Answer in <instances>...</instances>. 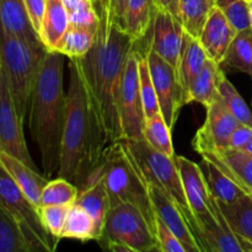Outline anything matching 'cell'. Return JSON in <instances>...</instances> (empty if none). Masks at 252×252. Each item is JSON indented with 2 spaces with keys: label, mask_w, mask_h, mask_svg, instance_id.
Listing matches in <instances>:
<instances>
[{
  "label": "cell",
  "mask_w": 252,
  "mask_h": 252,
  "mask_svg": "<svg viewBox=\"0 0 252 252\" xmlns=\"http://www.w3.org/2000/svg\"><path fill=\"white\" fill-rule=\"evenodd\" d=\"M199 166L204 175L209 193L216 201L231 203L248 194L238 184H235L230 177L226 176L218 166H216L209 160L202 158Z\"/></svg>",
  "instance_id": "d4e9b609"
},
{
  "label": "cell",
  "mask_w": 252,
  "mask_h": 252,
  "mask_svg": "<svg viewBox=\"0 0 252 252\" xmlns=\"http://www.w3.org/2000/svg\"><path fill=\"white\" fill-rule=\"evenodd\" d=\"M46 52L7 32L0 21V63L22 121L29 112L32 89Z\"/></svg>",
  "instance_id": "5b68a950"
},
{
  "label": "cell",
  "mask_w": 252,
  "mask_h": 252,
  "mask_svg": "<svg viewBox=\"0 0 252 252\" xmlns=\"http://www.w3.org/2000/svg\"><path fill=\"white\" fill-rule=\"evenodd\" d=\"M0 21L7 32L37 48H44L38 33L32 26L24 0H0Z\"/></svg>",
  "instance_id": "d6986e66"
},
{
  "label": "cell",
  "mask_w": 252,
  "mask_h": 252,
  "mask_svg": "<svg viewBox=\"0 0 252 252\" xmlns=\"http://www.w3.org/2000/svg\"><path fill=\"white\" fill-rule=\"evenodd\" d=\"M249 7H250V17H251V29H252V0L249 2Z\"/></svg>",
  "instance_id": "bcb514c9"
},
{
  "label": "cell",
  "mask_w": 252,
  "mask_h": 252,
  "mask_svg": "<svg viewBox=\"0 0 252 252\" xmlns=\"http://www.w3.org/2000/svg\"><path fill=\"white\" fill-rule=\"evenodd\" d=\"M0 252H33L21 226L0 204Z\"/></svg>",
  "instance_id": "4dcf8cb0"
},
{
  "label": "cell",
  "mask_w": 252,
  "mask_h": 252,
  "mask_svg": "<svg viewBox=\"0 0 252 252\" xmlns=\"http://www.w3.org/2000/svg\"><path fill=\"white\" fill-rule=\"evenodd\" d=\"M216 202L231 230L252 248V196L245 194L231 203Z\"/></svg>",
  "instance_id": "cb8c5ba5"
},
{
  "label": "cell",
  "mask_w": 252,
  "mask_h": 252,
  "mask_svg": "<svg viewBox=\"0 0 252 252\" xmlns=\"http://www.w3.org/2000/svg\"><path fill=\"white\" fill-rule=\"evenodd\" d=\"M218 93L224 98L225 103L230 108L233 115L238 118L239 122L252 127V112L249 108L248 103L241 97L240 94L238 93V90L234 88V85L228 80L226 76L221 79Z\"/></svg>",
  "instance_id": "d590c367"
},
{
  "label": "cell",
  "mask_w": 252,
  "mask_h": 252,
  "mask_svg": "<svg viewBox=\"0 0 252 252\" xmlns=\"http://www.w3.org/2000/svg\"><path fill=\"white\" fill-rule=\"evenodd\" d=\"M95 42L86 56L75 62L80 73L91 111L106 147L122 139L118 94L123 69L135 42L121 27L100 15Z\"/></svg>",
  "instance_id": "6da1fadb"
},
{
  "label": "cell",
  "mask_w": 252,
  "mask_h": 252,
  "mask_svg": "<svg viewBox=\"0 0 252 252\" xmlns=\"http://www.w3.org/2000/svg\"><path fill=\"white\" fill-rule=\"evenodd\" d=\"M202 158L213 162L248 194L252 196V154L243 149H225L201 153Z\"/></svg>",
  "instance_id": "e0dca14e"
},
{
  "label": "cell",
  "mask_w": 252,
  "mask_h": 252,
  "mask_svg": "<svg viewBox=\"0 0 252 252\" xmlns=\"http://www.w3.org/2000/svg\"><path fill=\"white\" fill-rule=\"evenodd\" d=\"M155 11V0H127L123 31L135 43H140L149 34Z\"/></svg>",
  "instance_id": "7402d4cb"
},
{
  "label": "cell",
  "mask_w": 252,
  "mask_h": 252,
  "mask_svg": "<svg viewBox=\"0 0 252 252\" xmlns=\"http://www.w3.org/2000/svg\"><path fill=\"white\" fill-rule=\"evenodd\" d=\"M147 44L177 70L184 42L182 24L166 10L157 9Z\"/></svg>",
  "instance_id": "5bb4252c"
},
{
  "label": "cell",
  "mask_w": 252,
  "mask_h": 252,
  "mask_svg": "<svg viewBox=\"0 0 252 252\" xmlns=\"http://www.w3.org/2000/svg\"><path fill=\"white\" fill-rule=\"evenodd\" d=\"M148 189L157 213V218L160 219L177 236V239L186 249V252H204L198 238L179 206L157 186L148 185Z\"/></svg>",
  "instance_id": "9a60e30c"
},
{
  "label": "cell",
  "mask_w": 252,
  "mask_h": 252,
  "mask_svg": "<svg viewBox=\"0 0 252 252\" xmlns=\"http://www.w3.org/2000/svg\"><path fill=\"white\" fill-rule=\"evenodd\" d=\"M243 150H245V152H248V153H250V154H252V139L248 143V144H246V147L244 148Z\"/></svg>",
  "instance_id": "f6af8a7d"
},
{
  "label": "cell",
  "mask_w": 252,
  "mask_h": 252,
  "mask_svg": "<svg viewBox=\"0 0 252 252\" xmlns=\"http://www.w3.org/2000/svg\"><path fill=\"white\" fill-rule=\"evenodd\" d=\"M96 177L105 184L111 207L121 203L132 204L144 216L148 225L157 236L158 218L148 185L122 139L108 145L103 150L100 161L93 170L88 181Z\"/></svg>",
  "instance_id": "277c9868"
},
{
  "label": "cell",
  "mask_w": 252,
  "mask_h": 252,
  "mask_svg": "<svg viewBox=\"0 0 252 252\" xmlns=\"http://www.w3.org/2000/svg\"><path fill=\"white\" fill-rule=\"evenodd\" d=\"M206 108V120L192 142L193 149L198 154L229 148L231 134L240 125L219 93Z\"/></svg>",
  "instance_id": "4fadbf2b"
},
{
  "label": "cell",
  "mask_w": 252,
  "mask_h": 252,
  "mask_svg": "<svg viewBox=\"0 0 252 252\" xmlns=\"http://www.w3.org/2000/svg\"><path fill=\"white\" fill-rule=\"evenodd\" d=\"M175 161L181 176L187 202L197 220V234L199 239V233L204 228H208L218 221L214 209V199L209 193L204 175L198 164L179 155H175Z\"/></svg>",
  "instance_id": "7c38bea8"
},
{
  "label": "cell",
  "mask_w": 252,
  "mask_h": 252,
  "mask_svg": "<svg viewBox=\"0 0 252 252\" xmlns=\"http://www.w3.org/2000/svg\"><path fill=\"white\" fill-rule=\"evenodd\" d=\"M76 204L83 207L94 219L96 228V241L102 236L106 217L111 208L110 197L101 179H91L84 189H79Z\"/></svg>",
  "instance_id": "ffe728a7"
},
{
  "label": "cell",
  "mask_w": 252,
  "mask_h": 252,
  "mask_svg": "<svg viewBox=\"0 0 252 252\" xmlns=\"http://www.w3.org/2000/svg\"><path fill=\"white\" fill-rule=\"evenodd\" d=\"M236 33V30L231 26L220 7L214 5L198 41L208 58L221 64Z\"/></svg>",
  "instance_id": "2e32d148"
},
{
  "label": "cell",
  "mask_w": 252,
  "mask_h": 252,
  "mask_svg": "<svg viewBox=\"0 0 252 252\" xmlns=\"http://www.w3.org/2000/svg\"><path fill=\"white\" fill-rule=\"evenodd\" d=\"M96 228L94 219L81 206L74 203L69 207L61 239H76L81 241L96 240Z\"/></svg>",
  "instance_id": "f546056e"
},
{
  "label": "cell",
  "mask_w": 252,
  "mask_h": 252,
  "mask_svg": "<svg viewBox=\"0 0 252 252\" xmlns=\"http://www.w3.org/2000/svg\"><path fill=\"white\" fill-rule=\"evenodd\" d=\"M157 239L160 246V251L186 252V249L182 245L181 241L160 219H158L157 221Z\"/></svg>",
  "instance_id": "f35d334b"
},
{
  "label": "cell",
  "mask_w": 252,
  "mask_h": 252,
  "mask_svg": "<svg viewBox=\"0 0 252 252\" xmlns=\"http://www.w3.org/2000/svg\"><path fill=\"white\" fill-rule=\"evenodd\" d=\"M69 207L66 206H39L38 212L43 226L49 234L61 239V233L65 223Z\"/></svg>",
  "instance_id": "74e56055"
},
{
  "label": "cell",
  "mask_w": 252,
  "mask_h": 252,
  "mask_svg": "<svg viewBox=\"0 0 252 252\" xmlns=\"http://www.w3.org/2000/svg\"><path fill=\"white\" fill-rule=\"evenodd\" d=\"M63 4L68 11L70 26L97 31L101 17L94 0H63Z\"/></svg>",
  "instance_id": "836d02e7"
},
{
  "label": "cell",
  "mask_w": 252,
  "mask_h": 252,
  "mask_svg": "<svg viewBox=\"0 0 252 252\" xmlns=\"http://www.w3.org/2000/svg\"><path fill=\"white\" fill-rule=\"evenodd\" d=\"M24 121L19 116L4 68H0V152H5L38 171L27 148Z\"/></svg>",
  "instance_id": "8fae6325"
},
{
  "label": "cell",
  "mask_w": 252,
  "mask_h": 252,
  "mask_svg": "<svg viewBox=\"0 0 252 252\" xmlns=\"http://www.w3.org/2000/svg\"><path fill=\"white\" fill-rule=\"evenodd\" d=\"M0 164L4 166L22 192L29 197L30 201L37 207L41 206L42 191L48 182V179L42 176L37 170L32 169L24 161L5 152H0Z\"/></svg>",
  "instance_id": "ac0fdd59"
},
{
  "label": "cell",
  "mask_w": 252,
  "mask_h": 252,
  "mask_svg": "<svg viewBox=\"0 0 252 252\" xmlns=\"http://www.w3.org/2000/svg\"><path fill=\"white\" fill-rule=\"evenodd\" d=\"M213 6L211 0H180V21L185 32L199 39Z\"/></svg>",
  "instance_id": "f1b7e54d"
},
{
  "label": "cell",
  "mask_w": 252,
  "mask_h": 252,
  "mask_svg": "<svg viewBox=\"0 0 252 252\" xmlns=\"http://www.w3.org/2000/svg\"><path fill=\"white\" fill-rule=\"evenodd\" d=\"M79 189L63 177L51 180L43 187L41 206H66L70 207L78 198Z\"/></svg>",
  "instance_id": "d6a6232c"
},
{
  "label": "cell",
  "mask_w": 252,
  "mask_h": 252,
  "mask_svg": "<svg viewBox=\"0 0 252 252\" xmlns=\"http://www.w3.org/2000/svg\"><path fill=\"white\" fill-rule=\"evenodd\" d=\"M139 58L140 49L135 43L126 61L118 94V115L122 139H144L145 116L140 95Z\"/></svg>",
  "instance_id": "9c48e42d"
},
{
  "label": "cell",
  "mask_w": 252,
  "mask_h": 252,
  "mask_svg": "<svg viewBox=\"0 0 252 252\" xmlns=\"http://www.w3.org/2000/svg\"><path fill=\"white\" fill-rule=\"evenodd\" d=\"M127 0H108V19L123 30Z\"/></svg>",
  "instance_id": "b9f144b4"
},
{
  "label": "cell",
  "mask_w": 252,
  "mask_h": 252,
  "mask_svg": "<svg viewBox=\"0 0 252 252\" xmlns=\"http://www.w3.org/2000/svg\"><path fill=\"white\" fill-rule=\"evenodd\" d=\"M224 76L225 74L220 64L208 58L189 89V103L197 102L206 107L218 94L219 85Z\"/></svg>",
  "instance_id": "484cf974"
},
{
  "label": "cell",
  "mask_w": 252,
  "mask_h": 252,
  "mask_svg": "<svg viewBox=\"0 0 252 252\" xmlns=\"http://www.w3.org/2000/svg\"><path fill=\"white\" fill-rule=\"evenodd\" d=\"M97 9L98 15L107 14L108 15V0H94Z\"/></svg>",
  "instance_id": "ee69618b"
},
{
  "label": "cell",
  "mask_w": 252,
  "mask_h": 252,
  "mask_svg": "<svg viewBox=\"0 0 252 252\" xmlns=\"http://www.w3.org/2000/svg\"><path fill=\"white\" fill-rule=\"evenodd\" d=\"M171 130L172 129L167 126L165 118L162 117L161 112H159L153 117L145 120L144 139L155 150L167 155V157L174 158L175 152Z\"/></svg>",
  "instance_id": "1f68e13d"
},
{
  "label": "cell",
  "mask_w": 252,
  "mask_h": 252,
  "mask_svg": "<svg viewBox=\"0 0 252 252\" xmlns=\"http://www.w3.org/2000/svg\"><path fill=\"white\" fill-rule=\"evenodd\" d=\"M96 31L84 27L69 26L53 51L59 52L69 59L83 58L93 48Z\"/></svg>",
  "instance_id": "83f0119b"
},
{
  "label": "cell",
  "mask_w": 252,
  "mask_h": 252,
  "mask_svg": "<svg viewBox=\"0 0 252 252\" xmlns=\"http://www.w3.org/2000/svg\"><path fill=\"white\" fill-rule=\"evenodd\" d=\"M122 140L132 154L145 184L157 186L179 206V208L185 214L187 221L198 238L197 220L192 213L191 208H189V202H187L184 186H182L181 176H180L179 169H177L176 161H175V157H167V155L158 152L154 148L150 147L145 139Z\"/></svg>",
  "instance_id": "8992f818"
},
{
  "label": "cell",
  "mask_w": 252,
  "mask_h": 252,
  "mask_svg": "<svg viewBox=\"0 0 252 252\" xmlns=\"http://www.w3.org/2000/svg\"><path fill=\"white\" fill-rule=\"evenodd\" d=\"M24 2L32 26L38 33L44 16V11H46L47 0H24Z\"/></svg>",
  "instance_id": "ab89813d"
},
{
  "label": "cell",
  "mask_w": 252,
  "mask_h": 252,
  "mask_svg": "<svg viewBox=\"0 0 252 252\" xmlns=\"http://www.w3.org/2000/svg\"><path fill=\"white\" fill-rule=\"evenodd\" d=\"M155 6L157 9L171 12L180 21V0H155Z\"/></svg>",
  "instance_id": "7bdbcfd3"
},
{
  "label": "cell",
  "mask_w": 252,
  "mask_h": 252,
  "mask_svg": "<svg viewBox=\"0 0 252 252\" xmlns=\"http://www.w3.org/2000/svg\"><path fill=\"white\" fill-rule=\"evenodd\" d=\"M220 65L243 71L252 78V29L236 33Z\"/></svg>",
  "instance_id": "4316f807"
},
{
  "label": "cell",
  "mask_w": 252,
  "mask_h": 252,
  "mask_svg": "<svg viewBox=\"0 0 252 252\" xmlns=\"http://www.w3.org/2000/svg\"><path fill=\"white\" fill-rule=\"evenodd\" d=\"M65 58L59 52H46L32 89L27 112L32 138L41 153L42 167L48 179L59 169L66 108V94L63 86Z\"/></svg>",
  "instance_id": "3957f363"
},
{
  "label": "cell",
  "mask_w": 252,
  "mask_h": 252,
  "mask_svg": "<svg viewBox=\"0 0 252 252\" xmlns=\"http://www.w3.org/2000/svg\"><path fill=\"white\" fill-rule=\"evenodd\" d=\"M224 12L236 32L251 29L250 7L246 0H217V4Z\"/></svg>",
  "instance_id": "8d00e7d4"
},
{
  "label": "cell",
  "mask_w": 252,
  "mask_h": 252,
  "mask_svg": "<svg viewBox=\"0 0 252 252\" xmlns=\"http://www.w3.org/2000/svg\"><path fill=\"white\" fill-rule=\"evenodd\" d=\"M139 84H140V95L143 101V110H144L145 120L153 117L160 112L159 101H158L157 91H155L154 84H153L152 75H150L149 65H148L147 57L144 51L140 49L139 58Z\"/></svg>",
  "instance_id": "e575fe53"
},
{
  "label": "cell",
  "mask_w": 252,
  "mask_h": 252,
  "mask_svg": "<svg viewBox=\"0 0 252 252\" xmlns=\"http://www.w3.org/2000/svg\"><path fill=\"white\" fill-rule=\"evenodd\" d=\"M207 61H208V56L198 39L193 38L185 32L179 65H177V74H179L180 81L184 88L187 105H189V89H191L194 79L203 69Z\"/></svg>",
  "instance_id": "44dd1931"
},
{
  "label": "cell",
  "mask_w": 252,
  "mask_h": 252,
  "mask_svg": "<svg viewBox=\"0 0 252 252\" xmlns=\"http://www.w3.org/2000/svg\"><path fill=\"white\" fill-rule=\"evenodd\" d=\"M211 1H212V2H213V4H214V5H216V4H217V0H211Z\"/></svg>",
  "instance_id": "7dc6e473"
},
{
  "label": "cell",
  "mask_w": 252,
  "mask_h": 252,
  "mask_svg": "<svg viewBox=\"0 0 252 252\" xmlns=\"http://www.w3.org/2000/svg\"><path fill=\"white\" fill-rule=\"evenodd\" d=\"M252 139V127L240 123L231 134L229 148L234 149H244L249 142Z\"/></svg>",
  "instance_id": "60d3db41"
},
{
  "label": "cell",
  "mask_w": 252,
  "mask_h": 252,
  "mask_svg": "<svg viewBox=\"0 0 252 252\" xmlns=\"http://www.w3.org/2000/svg\"><path fill=\"white\" fill-rule=\"evenodd\" d=\"M0 68H1V63H0Z\"/></svg>",
  "instance_id": "681fc988"
},
{
  "label": "cell",
  "mask_w": 252,
  "mask_h": 252,
  "mask_svg": "<svg viewBox=\"0 0 252 252\" xmlns=\"http://www.w3.org/2000/svg\"><path fill=\"white\" fill-rule=\"evenodd\" d=\"M69 26L70 22L63 0H47L46 11L38 32L44 48L47 51H53Z\"/></svg>",
  "instance_id": "603a6c76"
},
{
  "label": "cell",
  "mask_w": 252,
  "mask_h": 252,
  "mask_svg": "<svg viewBox=\"0 0 252 252\" xmlns=\"http://www.w3.org/2000/svg\"><path fill=\"white\" fill-rule=\"evenodd\" d=\"M246 1H248V2H250V1H251V0H246Z\"/></svg>",
  "instance_id": "c3c4849f"
},
{
  "label": "cell",
  "mask_w": 252,
  "mask_h": 252,
  "mask_svg": "<svg viewBox=\"0 0 252 252\" xmlns=\"http://www.w3.org/2000/svg\"><path fill=\"white\" fill-rule=\"evenodd\" d=\"M0 204L14 217L29 240L32 250L54 252L61 239L49 234L39 217L38 207L17 186L0 164Z\"/></svg>",
  "instance_id": "ba28073f"
},
{
  "label": "cell",
  "mask_w": 252,
  "mask_h": 252,
  "mask_svg": "<svg viewBox=\"0 0 252 252\" xmlns=\"http://www.w3.org/2000/svg\"><path fill=\"white\" fill-rule=\"evenodd\" d=\"M75 62H69L65 121L57 175L84 189L106 149Z\"/></svg>",
  "instance_id": "7a4b0ae2"
},
{
  "label": "cell",
  "mask_w": 252,
  "mask_h": 252,
  "mask_svg": "<svg viewBox=\"0 0 252 252\" xmlns=\"http://www.w3.org/2000/svg\"><path fill=\"white\" fill-rule=\"evenodd\" d=\"M97 243L113 252L160 251L159 243L147 219L128 203L112 206L106 217L103 234Z\"/></svg>",
  "instance_id": "52a82bcc"
},
{
  "label": "cell",
  "mask_w": 252,
  "mask_h": 252,
  "mask_svg": "<svg viewBox=\"0 0 252 252\" xmlns=\"http://www.w3.org/2000/svg\"><path fill=\"white\" fill-rule=\"evenodd\" d=\"M144 53L149 65L150 75L157 91L160 112L170 128H174L180 111L187 105L184 88L180 81L177 70L165 59H162L149 46L144 47Z\"/></svg>",
  "instance_id": "30bf717a"
}]
</instances>
